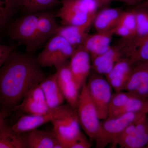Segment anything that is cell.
Returning <instances> with one entry per match:
<instances>
[{
	"label": "cell",
	"mask_w": 148,
	"mask_h": 148,
	"mask_svg": "<svg viewBox=\"0 0 148 148\" xmlns=\"http://www.w3.org/2000/svg\"><path fill=\"white\" fill-rule=\"evenodd\" d=\"M32 53H10L0 68V112L6 117L14 112L26 92L45 77Z\"/></svg>",
	"instance_id": "1"
},
{
	"label": "cell",
	"mask_w": 148,
	"mask_h": 148,
	"mask_svg": "<svg viewBox=\"0 0 148 148\" xmlns=\"http://www.w3.org/2000/svg\"><path fill=\"white\" fill-rule=\"evenodd\" d=\"M51 122L53 131L64 148L69 146L82 133L76 108L63 104L53 109Z\"/></svg>",
	"instance_id": "2"
},
{
	"label": "cell",
	"mask_w": 148,
	"mask_h": 148,
	"mask_svg": "<svg viewBox=\"0 0 148 148\" xmlns=\"http://www.w3.org/2000/svg\"><path fill=\"white\" fill-rule=\"evenodd\" d=\"M61 5L56 16L62 26L81 25L94 19L99 8L94 0H61Z\"/></svg>",
	"instance_id": "3"
},
{
	"label": "cell",
	"mask_w": 148,
	"mask_h": 148,
	"mask_svg": "<svg viewBox=\"0 0 148 148\" xmlns=\"http://www.w3.org/2000/svg\"><path fill=\"white\" fill-rule=\"evenodd\" d=\"M148 114L140 113H127L101 120V127L94 141L95 147L104 148L113 143L128 125Z\"/></svg>",
	"instance_id": "4"
},
{
	"label": "cell",
	"mask_w": 148,
	"mask_h": 148,
	"mask_svg": "<svg viewBox=\"0 0 148 148\" xmlns=\"http://www.w3.org/2000/svg\"><path fill=\"white\" fill-rule=\"evenodd\" d=\"M76 108L80 127L89 138L94 140L100 130L101 120L98 117L86 84L80 91Z\"/></svg>",
	"instance_id": "5"
},
{
	"label": "cell",
	"mask_w": 148,
	"mask_h": 148,
	"mask_svg": "<svg viewBox=\"0 0 148 148\" xmlns=\"http://www.w3.org/2000/svg\"><path fill=\"white\" fill-rule=\"evenodd\" d=\"M75 50V49L64 38L55 35L48 40L36 59L42 68L55 67L68 61Z\"/></svg>",
	"instance_id": "6"
},
{
	"label": "cell",
	"mask_w": 148,
	"mask_h": 148,
	"mask_svg": "<svg viewBox=\"0 0 148 148\" xmlns=\"http://www.w3.org/2000/svg\"><path fill=\"white\" fill-rule=\"evenodd\" d=\"M88 90L101 120L108 115L109 105L113 95L112 88L106 77L91 70L86 83Z\"/></svg>",
	"instance_id": "7"
},
{
	"label": "cell",
	"mask_w": 148,
	"mask_h": 148,
	"mask_svg": "<svg viewBox=\"0 0 148 148\" xmlns=\"http://www.w3.org/2000/svg\"><path fill=\"white\" fill-rule=\"evenodd\" d=\"M39 14L40 12L25 14L13 21L9 27V36L18 45H25L26 51L34 38Z\"/></svg>",
	"instance_id": "8"
},
{
	"label": "cell",
	"mask_w": 148,
	"mask_h": 148,
	"mask_svg": "<svg viewBox=\"0 0 148 148\" xmlns=\"http://www.w3.org/2000/svg\"><path fill=\"white\" fill-rule=\"evenodd\" d=\"M69 67L80 90L86 84L92 70L90 56L82 45L76 49L69 62Z\"/></svg>",
	"instance_id": "9"
},
{
	"label": "cell",
	"mask_w": 148,
	"mask_h": 148,
	"mask_svg": "<svg viewBox=\"0 0 148 148\" xmlns=\"http://www.w3.org/2000/svg\"><path fill=\"white\" fill-rule=\"evenodd\" d=\"M127 52L125 43L121 39L116 44L111 46L105 53L92 59V70L105 76L120 59L129 58Z\"/></svg>",
	"instance_id": "10"
},
{
	"label": "cell",
	"mask_w": 148,
	"mask_h": 148,
	"mask_svg": "<svg viewBox=\"0 0 148 148\" xmlns=\"http://www.w3.org/2000/svg\"><path fill=\"white\" fill-rule=\"evenodd\" d=\"M56 18V14L52 12L47 10L40 12L34 38L27 52H34L56 34L59 26Z\"/></svg>",
	"instance_id": "11"
},
{
	"label": "cell",
	"mask_w": 148,
	"mask_h": 148,
	"mask_svg": "<svg viewBox=\"0 0 148 148\" xmlns=\"http://www.w3.org/2000/svg\"><path fill=\"white\" fill-rule=\"evenodd\" d=\"M50 110L39 84L26 92L14 111L19 110L27 114L40 115L47 113Z\"/></svg>",
	"instance_id": "12"
},
{
	"label": "cell",
	"mask_w": 148,
	"mask_h": 148,
	"mask_svg": "<svg viewBox=\"0 0 148 148\" xmlns=\"http://www.w3.org/2000/svg\"><path fill=\"white\" fill-rule=\"evenodd\" d=\"M124 90L137 97L148 99V61L133 66Z\"/></svg>",
	"instance_id": "13"
},
{
	"label": "cell",
	"mask_w": 148,
	"mask_h": 148,
	"mask_svg": "<svg viewBox=\"0 0 148 148\" xmlns=\"http://www.w3.org/2000/svg\"><path fill=\"white\" fill-rule=\"evenodd\" d=\"M69 62L55 66L58 85L67 103L76 107L80 90L77 86L69 67Z\"/></svg>",
	"instance_id": "14"
},
{
	"label": "cell",
	"mask_w": 148,
	"mask_h": 148,
	"mask_svg": "<svg viewBox=\"0 0 148 148\" xmlns=\"http://www.w3.org/2000/svg\"><path fill=\"white\" fill-rule=\"evenodd\" d=\"M136 18L135 34L130 39L124 41L129 53V58L143 43L148 36V9L135 6Z\"/></svg>",
	"instance_id": "15"
},
{
	"label": "cell",
	"mask_w": 148,
	"mask_h": 148,
	"mask_svg": "<svg viewBox=\"0 0 148 148\" xmlns=\"http://www.w3.org/2000/svg\"><path fill=\"white\" fill-rule=\"evenodd\" d=\"M114 35V29L86 35L82 45L89 53L91 61L108 50Z\"/></svg>",
	"instance_id": "16"
},
{
	"label": "cell",
	"mask_w": 148,
	"mask_h": 148,
	"mask_svg": "<svg viewBox=\"0 0 148 148\" xmlns=\"http://www.w3.org/2000/svg\"><path fill=\"white\" fill-rule=\"evenodd\" d=\"M134 65L128 57L118 61L112 70L105 76L115 92L123 91Z\"/></svg>",
	"instance_id": "17"
},
{
	"label": "cell",
	"mask_w": 148,
	"mask_h": 148,
	"mask_svg": "<svg viewBox=\"0 0 148 148\" xmlns=\"http://www.w3.org/2000/svg\"><path fill=\"white\" fill-rule=\"evenodd\" d=\"M148 145V114L137 122L135 129L117 145L120 148H143Z\"/></svg>",
	"instance_id": "18"
},
{
	"label": "cell",
	"mask_w": 148,
	"mask_h": 148,
	"mask_svg": "<svg viewBox=\"0 0 148 148\" xmlns=\"http://www.w3.org/2000/svg\"><path fill=\"white\" fill-rule=\"evenodd\" d=\"M25 134L28 148H64L53 131L37 129Z\"/></svg>",
	"instance_id": "19"
},
{
	"label": "cell",
	"mask_w": 148,
	"mask_h": 148,
	"mask_svg": "<svg viewBox=\"0 0 148 148\" xmlns=\"http://www.w3.org/2000/svg\"><path fill=\"white\" fill-rule=\"evenodd\" d=\"M93 20L91 19L81 25L59 26L55 35L63 37L76 49L82 45Z\"/></svg>",
	"instance_id": "20"
},
{
	"label": "cell",
	"mask_w": 148,
	"mask_h": 148,
	"mask_svg": "<svg viewBox=\"0 0 148 148\" xmlns=\"http://www.w3.org/2000/svg\"><path fill=\"white\" fill-rule=\"evenodd\" d=\"M40 85L49 108H55L63 105L66 100L58 85L55 73L45 77Z\"/></svg>",
	"instance_id": "21"
},
{
	"label": "cell",
	"mask_w": 148,
	"mask_h": 148,
	"mask_svg": "<svg viewBox=\"0 0 148 148\" xmlns=\"http://www.w3.org/2000/svg\"><path fill=\"white\" fill-rule=\"evenodd\" d=\"M53 115V109L47 113L40 115H23L13 125L12 129L19 133H25L38 129L39 127L51 122Z\"/></svg>",
	"instance_id": "22"
},
{
	"label": "cell",
	"mask_w": 148,
	"mask_h": 148,
	"mask_svg": "<svg viewBox=\"0 0 148 148\" xmlns=\"http://www.w3.org/2000/svg\"><path fill=\"white\" fill-rule=\"evenodd\" d=\"M121 9L106 8L96 14L93 24L97 32H105L114 29L123 12Z\"/></svg>",
	"instance_id": "23"
},
{
	"label": "cell",
	"mask_w": 148,
	"mask_h": 148,
	"mask_svg": "<svg viewBox=\"0 0 148 148\" xmlns=\"http://www.w3.org/2000/svg\"><path fill=\"white\" fill-rule=\"evenodd\" d=\"M0 148H28L25 133L15 132L5 121L0 127Z\"/></svg>",
	"instance_id": "24"
},
{
	"label": "cell",
	"mask_w": 148,
	"mask_h": 148,
	"mask_svg": "<svg viewBox=\"0 0 148 148\" xmlns=\"http://www.w3.org/2000/svg\"><path fill=\"white\" fill-rule=\"evenodd\" d=\"M136 26V15L134 9L123 11L118 23L114 29V35L124 39H130L135 34Z\"/></svg>",
	"instance_id": "25"
},
{
	"label": "cell",
	"mask_w": 148,
	"mask_h": 148,
	"mask_svg": "<svg viewBox=\"0 0 148 148\" xmlns=\"http://www.w3.org/2000/svg\"><path fill=\"white\" fill-rule=\"evenodd\" d=\"M61 4L59 0H18V10L25 14L37 13L49 10Z\"/></svg>",
	"instance_id": "26"
},
{
	"label": "cell",
	"mask_w": 148,
	"mask_h": 148,
	"mask_svg": "<svg viewBox=\"0 0 148 148\" xmlns=\"http://www.w3.org/2000/svg\"><path fill=\"white\" fill-rule=\"evenodd\" d=\"M18 10V0H0V30L8 25Z\"/></svg>",
	"instance_id": "27"
},
{
	"label": "cell",
	"mask_w": 148,
	"mask_h": 148,
	"mask_svg": "<svg viewBox=\"0 0 148 148\" xmlns=\"http://www.w3.org/2000/svg\"><path fill=\"white\" fill-rule=\"evenodd\" d=\"M127 113H140L148 114V99L140 98L131 94L118 116Z\"/></svg>",
	"instance_id": "28"
},
{
	"label": "cell",
	"mask_w": 148,
	"mask_h": 148,
	"mask_svg": "<svg viewBox=\"0 0 148 148\" xmlns=\"http://www.w3.org/2000/svg\"><path fill=\"white\" fill-rule=\"evenodd\" d=\"M130 95V93L124 90L113 93L109 105L108 118H112L118 116Z\"/></svg>",
	"instance_id": "29"
},
{
	"label": "cell",
	"mask_w": 148,
	"mask_h": 148,
	"mask_svg": "<svg viewBox=\"0 0 148 148\" xmlns=\"http://www.w3.org/2000/svg\"><path fill=\"white\" fill-rule=\"evenodd\" d=\"M129 58L134 66L139 63L148 61V36Z\"/></svg>",
	"instance_id": "30"
},
{
	"label": "cell",
	"mask_w": 148,
	"mask_h": 148,
	"mask_svg": "<svg viewBox=\"0 0 148 148\" xmlns=\"http://www.w3.org/2000/svg\"><path fill=\"white\" fill-rule=\"evenodd\" d=\"M91 147L90 142L82 132L70 145L69 148H90Z\"/></svg>",
	"instance_id": "31"
},
{
	"label": "cell",
	"mask_w": 148,
	"mask_h": 148,
	"mask_svg": "<svg viewBox=\"0 0 148 148\" xmlns=\"http://www.w3.org/2000/svg\"><path fill=\"white\" fill-rule=\"evenodd\" d=\"M15 48V46L7 45L0 44V68Z\"/></svg>",
	"instance_id": "32"
},
{
	"label": "cell",
	"mask_w": 148,
	"mask_h": 148,
	"mask_svg": "<svg viewBox=\"0 0 148 148\" xmlns=\"http://www.w3.org/2000/svg\"><path fill=\"white\" fill-rule=\"evenodd\" d=\"M121 1L129 5L136 6L139 4L144 0H115Z\"/></svg>",
	"instance_id": "33"
},
{
	"label": "cell",
	"mask_w": 148,
	"mask_h": 148,
	"mask_svg": "<svg viewBox=\"0 0 148 148\" xmlns=\"http://www.w3.org/2000/svg\"><path fill=\"white\" fill-rule=\"evenodd\" d=\"M98 4L99 8L106 7L108 6L110 4L112 0H94Z\"/></svg>",
	"instance_id": "34"
},
{
	"label": "cell",
	"mask_w": 148,
	"mask_h": 148,
	"mask_svg": "<svg viewBox=\"0 0 148 148\" xmlns=\"http://www.w3.org/2000/svg\"><path fill=\"white\" fill-rule=\"evenodd\" d=\"M136 6L148 9V0H144L143 2H142Z\"/></svg>",
	"instance_id": "35"
},
{
	"label": "cell",
	"mask_w": 148,
	"mask_h": 148,
	"mask_svg": "<svg viewBox=\"0 0 148 148\" xmlns=\"http://www.w3.org/2000/svg\"><path fill=\"white\" fill-rule=\"evenodd\" d=\"M5 117L1 112H0V127L4 123L5 121Z\"/></svg>",
	"instance_id": "36"
},
{
	"label": "cell",
	"mask_w": 148,
	"mask_h": 148,
	"mask_svg": "<svg viewBox=\"0 0 148 148\" xmlns=\"http://www.w3.org/2000/svg\"><path fill=\"white\" fill-rule=\"evenodd\" d=\"M146 148H148V145H147V147Z\"/></svg>",
	"instance_id": "37"
}]
</instances>
